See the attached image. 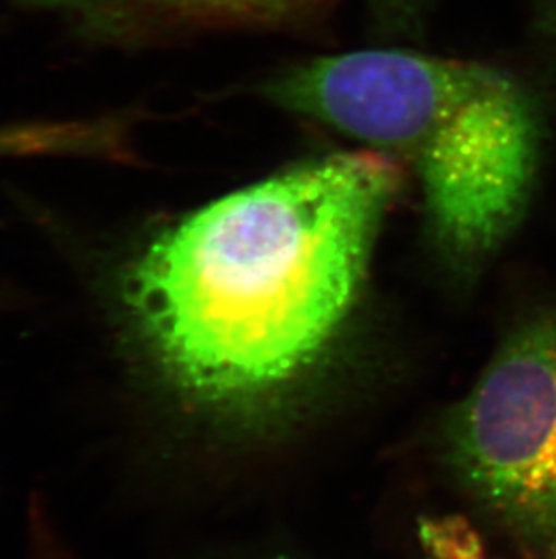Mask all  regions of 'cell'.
<instances>
[{"label":"cell","mask_w":556,"mask_h":559,"mask_svg":"<svg viewBox=\"0 0 556 559\" xmlns=\"http://www.w3.org/2000/svg\"><path fill=\"white\" fill-rule=\"evenodd\" d=\"M401 186L376 151L327 154L154 236L125 297L168 384L230 423L277 412L346 326Z\"/></svg>","instance_id":"6da1fadb"},{"label":"cell","mask_w":556,"mask_h":559,"mask_svg":"<svg viewBox=\"0 0 556 559\" xmlns=\"http://www.w3.org/2000/svg\"><path fill=\"white\" fill-rule=\"evenodd\" d=\"M263 95L409 169L432 236L456 263L495 252L525 214L541 123L530 95L503 69L358 49L280 71Z\"/></svg>","instance_id":"7a4b0ae2"},{"label":"cell","mask_w":556,"mask_h":559,"mask_svg":"<svg viewBox=\"0 0 556 559\" xmlns=\"http://www.w3.org/2000/svg\"><path fill=\"white\" fill-rule=\"evenodd\" d=\"M470 497L528 549L556 555V308L504 341L445 431Z\"/></svg>","instance_id":"3957f363"},{"label":"cell","mask_w":556,"mask_h":559,"mask_svg":"<svg viewBox=\"0 0 556 559\" xmlns=\"http://www.w3.org/2000/svg\"><path fill=\"white\" fill-rule=\"evenodd\" d=\"M101 33L297 26L331 0H26Z\"/></svg>","instance_id":"277c9868"},{"label":"cell","mask_w":556,"mask_h":559,"mask_svg":"<svg viewBox=\"0 0 556 559\" xmlns=\"http://www.w3.org/2000/svg\"><path fill=\"white\" fill-rule=\"evenodd\" d=\"M374 11H378L382 19L390 22H409L414 15L420 0H368Z\"/></svg>","instance_id":"5b68a950"}]
</instances>
